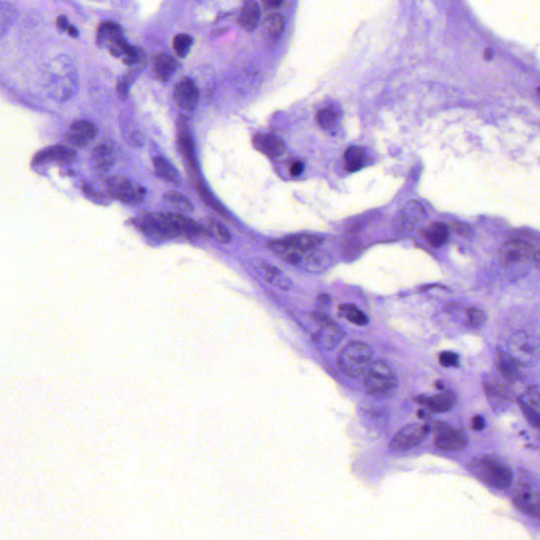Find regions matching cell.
<instances>
[{"instance_id": "obj_1", "label": "cell", "mask_w": 540, "mask_h": 540, "mask_svg": "<svg viewBox=\"0 0 540 540\" xmlns=\"http://www.w3.org/2000/svg\"><path fill=\"white\" fill-rule=\"evenodd\" d=\"M45 90L51 98L63 101L72 98L79 90V74L72 59L59 55L45 68Z\"/></svg>"}, {"instance_id": "obj_2", "label": "cell", "mask_w": 540, "mask_h": 540, "mask_svg": "<svg viewBox=\"0 0 540 540\" xmlns=\"http://www.w3.org/2000/svg\"><path fill=\"white\" fill-rule=\"evenodd\" d=\"M374 349L360 341H353L341 349L338 356V366L345 376L359 378L363 376L371 364Z\"/></svg>"}, {"instance_id": "obj_3", "label": "cell", "mask_w": 540, "mask_h": 540, "mask_svg": "<svg viewBox=\"0 0 540 540\" xmlns=\"http://www.w3.org/2000/svg\"><path fill=\"white\" fill-rule=\"evenodd\" d=\"M470 470L478 479L498 490L509 488L513 482L509 466L494 458H477L470 464Z\"/></svg>"}, {"instance_id": "obj_4", "label": "cell", "mask_w": 540, "mask_h": 540, "mask_svg": "<svg viewBox=\"0 0 540 540\" xmlns=\"http://www.w3.org/2000/svg\"><path fill=\"white\" fill-rule=\"evenodd\" d=\"M502 256L506 263L513 264L523 261L528 258H534L538 261L539 257V242L538 236L533 232L518 230L509 236L502 250Z\"/></svg>"}, {"instance_id": "obj_5", "label": "cell", "mask_w": 540, "mask_h": 540, "mask_svg": "<svg viewBox=\"0 0 540 540\" xmlns=\"http://www.w3.org/2000/svg\"><path fill=\"white\" fill-rule=\"evenodd\" d=\"M364 385L369 395L376 397L390 396L397 387L394 369L384 360L375 361L369 365L365 373Z\"/></svg>"}, {"instance_id": "obj_6", "label": "cell", "mask_w": 540, "mask_h": 540, "mask_svg": "<svg viewBox=\"0 0 540 540\" xmlns=\"http://www.w3.org/2000/svg\"><path fill=\"white\" fill-rule=\"evenodd\" d=\"M434 430V444L440 450L446 452H459L468 444V436L461 428H454L444 421H436L430 426Z\"/></svg>"}, {"instance_id": "obj_7", "label": "cell", "mask_w": 540, "mask_h": 540, "mask_svg": "<svg viewBox=\"0 0 540 540\" xmlns=\"http://www.w3.org/2000/svg\"><path fill=\"white\" fill-rule=\"evenodd\" d=\"M311 319L315 324L319 325V329L313 335V341L323 349H335L344 337L342 329L324 313H313Z\"/></svg>"}, {"instance_id": "obj_8", "label": "cell", "mask_w": 540, "mask_h": 540, "mask_svg": "<svg viewBox=\"0 0 540 540\" xmlns=\"http://www.w3.org/2000/svg\"><path fill=\"white\" fill-rule=\"evenodd\" d=\"M97 43L101 47L108 48L111 54L122 57L129 43L123 37V30L117 23L106 21L99 25Z\"/></svg>"}, {"instance_id": "obj_9", "label": "cell", "mask_w": 540, "mask_h": 540, "mask_svg": "<svg viewBox=\"0 0 540 540\" xmlns=\"http://www.w3.org/2000/svg\"><path fill=\"white\" fill-rule=\"evenodd\" d=\"M430 432V424H408L395 435L391 442V448L397 452L411 450L424 442Z\"/></svg>"}, {"instance_id": "obj_10", "label": "cell", "mask_w": 540, "mask_h": 540, "mask_svg": "<svg viewBox=\"0 0 540 540\" xmlns=\"http://www.w3.org/2000/svg\"><path fill=\"white\" fill-rule=\"evenodd\" d=\"M514 502L518 509L534 518L539 517V492L533 482L522 479L514 493Z\"/></svg>"}, {"instance_id": "obj_11", "label": "cell", "mask_w": 540, "mask_h": 540, "mask_svg": "<svg viewBox=\"0 0 540 540\" xmlns=\"http://www.w3.org/2000/svg\"><path fill=\"white\" fill-rule=\"evenodd\" d=\"M107 187L113 198L127 204H136L141 202L145 196L143 188L132 184V182L122 176L111 178L107 183Z\"/></svg>"}, {"instance_id": "obj_12", "label": "cell", "mask_w": 540, "mask_h": 540, "mask_svg": "<svg viewBox=\"0 0 540 540\" xmlns=\"http://www.w3.org/2000/svg\"><path fill=\"white\" fill-rule=\"evenodd\" d=\"M142 227L150 236L158 239H168L180 236L168 214H149L142 222Z\"/></svg>"}, {"instance_id": "obj_13", "label": "cell", "mask_w": 540, "mask_h": 540, "mask_svg": "<svg viewBox=\"0 0 540 540\" xmlns=\"http://www.w3.org/2000/svg\"><path fill=\"white\" fill-rule=\"evenodd\" d=\"M174 98L183 112L191 114L196 110L198 101V90L196 83L188 77L178 81L174 89Z\"/></svg>"}, {"instance_id": "obj_14", "label": "cell", "mask_w": 540, "mask_h": 540, "mask_svg": "<svg viewBox=\"0 0 540 540\" xmlns=\"http://www.w3.org/2000/svg\"><path fill=\"white\" fill-rule=\"evenodd\" d=\"M97 128L89 121H76L70 126L67 133V140L73 146L86 148L97 136Z\"/></svg>"}, {"instance_id": "obj_15", "label": "cell", "mask_w": 540, "mask_h": 540, "mask_svg": "<svg viewBox=\"0 0 540 540\" xmlns=\"http://www.w3.org/2000/svg\"><path fill=\"white\" fill-rule=\"evenodd\" d=\"M424 216H426V211L420 202H416V200L408 202L397 216V231L399 233L410 232L417 223L424 220Z\"/></svg>"}, {"instance_id": "obj_16", "label": "cell", "mask_w": 540, "mask_h": 540, "mask_svg": "<svg viewBox=\"0 0 540 540\" xmlns=\"http://www.w3.org/2000/svg\"><path fill=\"white\" fill-rule=\"evenodd\" d=\"M415 400L434 413L448 412L457 403L456 395L452 391H446V392L430 395V396L420 395Z\"/></svg>"}, {"instance_id": "obj_17", "label": "cell", "mask_w": 540, "mask_h": 540, "mask_svg": "<svg viewBox=\"0 0 540 540\" xmlns=\"http://www.w3.org/2000/svg\"><path fill=\"white\" fill-rule=\"evenodd\" d=\"M253 146L261 154L269 158H278L281 156L285 149L283 141L275 134L261 133L256 135L253 138Z\"/></svg>"}, {"instance_id": "obj_18", "label": "cell", "mask_w": 540, "mask_h": 540, "mask_svg": "<svg viewBox=\"0 0 540 540\" xmlns=\"http://www.w3.org/2000/svg\"><path fill=\"white\" fill-rule=\"evenodd\" d=\"M178 143L180 152L185 160L191 168L196 169V154H194V143L192 140L189 127L184 120L178 121Z\"/></svg>"}, {"instance_id": "obj_19", "label": "cell", "mask_w": 540, "mask_h": 540, "mask_svg": "<svg viewBox=\"0 0 540 540\" xmlns=\"http://www.w3.org/2000/svg\"><path fill=\"white\" fill-rule=\"evenodd\" d=\"M497 367L500 376L509 384H513L520 378V363L510 353L502 351L497 353Z\"/></svg>"}, {"instance_id": "obj_20", "label": "cell", "mask_w": 540, "mask_h": 540, "mask_svg": "<svg viewBox=\"0 0 540 540\" xmlns=\"http://www.w3.org/2000/svg\"><path fill=\"white\" fill-rule=\"evenodd\" d=\"M261 17L259 5L255 0H246L239 16V23L246 31L251 32L257 29Z\"/></svg>"}, {"instance_id": "obj_21", "label": "cell", "mask_w": 540, "mask_h": 540, "mask_svg": "<svg viewBox=\"0 0 540 540\" xmlns=\"http://www.w3.org/2000/svg\"><path fill=\"white\" fill-rule=\"evenodd\" d=\"M92 160L95 168L99 172H108L115 160L114 148L108 143H101L92 151Z\"/></svg>"}, {"instance_id": "obj_22", "label": "cell", "mask_w": 540, "mask_h": 540, "mask_svg": "<svg viewBox=\"0 0 540 540\" xmlns=\"http://www.w3.org/2000/svg\"><path fill=\"white\" fill-rule=\"evenodd\" d=\"M152 65H154V70L156 76L160 81H168L176 73L178 68V61L174 57L168 54H164V53H160V54L154 57Z\"/></svg>"}, {"instance_id": "obj_23", "label": "cell", "mask_w": 540, "mask_h": 540, "mask_svg": "<svg viewBox=\"0 0 540 540\" xmlns=\"http://www.w3.org/2000/svg\"><path fill=\"white\" fill-rule=\"evenodd\" d=\"M286 245L300 250H311L319 247L323 242L322 238L315 234H293L281 240Z\"/></svg>"}, {"instance_id": "obj_24", "label": "cell", "mask_w": 540, "mask_h": 540, "mask_svg": "<svg viewBox=\"0 0 540 540\" xmlns=\"http://www.w3.org/2000/svg\"><path fill=\"white\" fill-rule=\"evenodd\" d=\"M285 25L284 19L279 14L268 16L263 23V34L266 41L270 43H276L281 39Z\"/></svg>"}, {"instance_id": "obj_25", "label": "cell", "mask_w": 540, "mask_h": 540, "mask_svg": "<svg viewBox=\"0 0 540 540\" xmlns=\"http://www.w3.org/2000/svg\"><path fill=\"white\" fill-rule=\"evenodd\" d=\"M261 273L268 283L276 286V287L282 289V291H289L291 289V286H293L291 280L286 276H284V273H282L278 268L273 267V266L263 264L262 265Z\"/></svg>"}, {"instance_id": "obj_26", "label": "cell", "mask_w": 540, "mask_h": 540, "mask_svg": "<svg viewBox=\"0 0 540 540\" xmlns=\"http://www.w3.org/2000/svg\"><path fill=\"white\" fill-rule=\"evenodd\" d=\"M424 236L428 244L433 247H442L448 241V228L444 223L434 222L424 229Z\"/></svg>"}, {"instance_id": "obj_27", "label": "cell", "mask_w": 540, "mask_h": 540, "mask_svg": "<svg viewBox=\"0 0 540 540\" xmlns=\"http://www.w3.org/2000/svg\"><path fill=\"white\" fill-rule=\"evenodd\" d=\"M343 158H344L345 169L347 172H356L364 167L365 163H366V154H365L364 149L361 147H349L345 151Z\"/></svg>"}, {"instance_id": "obj_28", "label": "cell", "mask_w": 540, "mask_h": 540, "mask_svg": "<svg viewBox=\"0 0 540 540\" xmlns=\"http://www.w3.org/2000/svg\"><path fill=\"white\" fill-rule=\"evenodd\" d=\"M75 152L71 149L65 148L63 146H54L51 148L41 151V154H37V162H45V160H56V162H70L74 160Z\"/></svg>"}, {"instance_id": "obj_29", "label": "cell", "mask_w": 540, "mask_h": 540, "mask_svg": "<svg viewBox=\"0 0 540 540\" xmlns=\"http://www.w3.org/2000/svg\"><path fill=\"white\" fill-rule=\"evenodd\" d=\"M511 349L512 351L510 355L514 357L520 364H521L522 359H531V357L534 355L533 344L529 342L525 335H522V333L520 335V337L519 335H516L514 338Z\"/></svg>"}, {"instance_id": "obj_30", "label": "cell", "mask_w": 540, "mask_h": 540, "mask_svg": "<svg viewBox=\"0 0 540 540\" xmlns=\"http://www.w3.org/2000/svg\"><path fill=\"white\" fill-rule=\"evenodd\" d=\"M154 170L156 176L162 180L176 183L180 180V176L176 169L168 160L163 158H156L154 160Z\"/></svg>"}, {"instance_id": "obj_31", "label": "cell", "mask_w": 540, "mask_h": 540, "mask_svg": "<svg viewBox=\"0 0 540 540\" xmlns=\"http://www.w3.org/2000/svg\"><path fill=\"white\" fill-rule=\"evenodd\" d=\"M168 216L178 229V233L191 234V236L200 233V226L191 218L178 214H168Z\"/></svg>"}, {"instance_id": "obj_32", "label": "cell", "mask_w": 540, "mask_h": 540, "mask_svg": "<svg viewBox=\"0 0 540 540\" xmlns=\"http://www.w3.org/2000/svg\"><path fill=\"white\" fill-rule=\"evenodd\" d=\"M340 313L343 317L346 318L349 322L358 326H365L368 324V317L361 311L356 305L353 304H343L339 307Z\"/></svg>"}, {"instance_id": "obj_33", "label": "cell", "mask_w": 540, "mask_h": 540, "mask_svg": "<svg viewBox=\"0 0 540 540\" xmlns=\"http://www.w3.org/2000/svg\"><path fill=\"white\" fill-rule=\"evenodd\" d=\"M202 227L205 228L206 231L210 236H214V239L218 240L221 243L227 244L231 241V236H230L229 231L226 229L225 226L214 221V220H211V218L205 220L204 223H202Z\"/></svg>"}, {"instance_id": "obj_34", "label": "cell", "mask_w": 540, "mask_h": 540, "mask_svg": "<svg viewBox=\"0 0 540 540\" xmlns=\"http://www.w3.org/2000/svg\"><path fill=\"white\" fill-rule=\"evenodd\" d=\"M17 19L15 8L8 3H0V35L7 33Z\"/></svg>"}, {"instance_id": "obj_35", "label": "cell", "mask_w": 540, "mask_h": 540, "mask_svg": "<svg viewBox=\"0 0 540 540\" xmlns=\"http://www.w3.org/2000/svg\"><path fill=\"white\" fill-rule=\"evenodd\" d=\"M164 200L170 205L174 206L176 210L184 212V214L191 212L194 209V205L189 198L185 196L184 194H178V192H168L165 194Z\"/></svg>"}, {"instance_id": "obj_36", "label": "cell", "mask_w": 540, "mask_h": 540, "mask_svg": "<svg viewBox=\"0 0 540 540\" xmlns=\"http://www.w3.org/2000/svg\"><path fill=\"white\" fill-rule=\"evenodd\" d=\"M192 45H194V39L188 34H178L174 39V51L180 59H185L189 54Z\"/></svg>"}, {"instance_id": "obj_37", "label": "cell", "mask_w": 540, "mask_h": 540, "mask_svg": "<svg viewBox=\"0 0 540 540\" xmlns=\"http://www.w3.org/2000/svg\"><path fill=\"white\" fill-rule=\"evenodd\" d=\"M486 315L482 309H470L466 311V322L472 329H478L486 323Z\"/></svg>"}, {"instance_id": "obj_38", "label": "cell", "mask_w": 540, "mask_h": 540, "mask_svg": "<svg viewBox=\"0 0 540 540\" xmlns=\"http://www.w3.org/2000/svg\"><path fill=\"white\" fill-rule=\"evenodd\" d=\"M337 117L335 111L331 110V109H322V110H320L319 112H318L317 121L318 123H319L320 126L329 130V129L335 126Z\"/></svg>"}, {"instance_id": "obj_39", "label": "cell", "mask_w": 540, "mask_h": 540, "mask_svg": "<svg viewBox=\"0 0 540 540\" xmlns=\"http://www.w3.org/2000/svg\"><path fill=\"white\" fill-rule=\"evenodd\" d=\"M196 190H198V194H200L202 200H204L206 204H208L212 209H214L216 211L220 212V214H222L225 212V210L223 209L221 204L214 198V196L208 191L207 188H206L204 185L198 184V186H196Z\"/></svg>"}, {"instance_id": "obj_40", "label": "cell", "mask_w": 540, "mask_h": 540, "mask_svg": "<svg viewBox=\"0 0 540 540\" xmlns=\"http://www.w3.org/2000/svg\"><path fill=\"white\" fill-rule=\"evenodd\" d=\"M518 403H519L520 408H521L522 413L525 414L526 418L527 420L529 421L530 424H532L533 428H535L536 430H539L540 428V417L539 413L536 412L535 410L533 408H530L529 405L526 404L521 399L518 400Z\"/></svg>"}, {"instance_id": "obj_41", "label": "cell", "mask_w": 540, "mask_h": 540, "mask_svg": "<svg viewBox=\"0 0 540 540\" xmlns=\"http://www.w3.org/2000/svg\"><path fill=\"white\" fill-rule=\"evenodd\" d=\"M521 400L529 405L530 408L535 410L536 412L539 413V390H538L537 385L530 387L528 392L526 393L525 397H522Z\"/></svg>"}, {"instance_id": "obj_42", "label": "cell", "mask_w": 540, "mask_h": 540, "mask_svg": "<svg viewBox=\"0 0 540 540\" xmlns=\"http://www.w3.org/2000/svg\"><path fill=\"white\" fill-rule=\"evenodd\" d=\"M134 79V73L130 72L128 73V74L125 75V76L118 81V83H117V92H118L121 98H127V96H128L129 94V90H130L131 85H132Z\"/></svg>"}, {"instance_id": "obj_43", "label": "cell", "mask_w": 540, "mask_h": 540, "mask_svg": "<svg viewBox=\"0 0 540 540\" xmlns=\"http://www.w3.org/2000/svg\"><path fill=\"white\" fill-rule=\"evenodd\" d=\"M439 362L444 367L459 366V355L454 351H442L439 355Z\"/></svg>"}, {"instance_id": "obj_44", "label": "cell", "mask_w": 540, "mask_h": 540, "mask_svg": "<svg viewBox=\"0 0 540 540\" xmlns=\"http://www.w3.org/2000/svg\"><path fill=\"white\" fill-rule=\"evenodd\" d=\"M453 229L457 232L458 234L462 236H470L472 234V229L470 226L466 223H461V222H455L452 224Z\"/></svg>"}, {"instance_id": "obj_45", "label": "cell", "mask_w": 540, "mask_h": 540, "mask_svg": "<svg viewBox=\"0 0 540 540\" xmlns=\"http://www.w3.org/2000/svg\"><path fill=\"white\" fill-rule=\"evenodd\" d=\"M484 428H486V421H484V417L475 416L472 419L473 430L479 432V430H484Z\"/></svg>"}, {"instance_id": "obj_46", "label": "cell", "mask_w": 540, "mask_h": 540, "mask_svg": "<svg viewBox=\"0 0 540 540\" xmlns=\"http://www.w3.org/2000/svg\"><path fill=\"white\" fill-rule=\"evenodd\" d=\"M304 166L302 163L295 162L291 166V174L293 176H299L303 172Z\"/></svg>"}, {"instance_id": "obj_47", "label": "cell", "mask_w": 540, "mask_h": 540, "mask_svg": "<svg viewBox=\"0 0 540 540\" xmlns=\"http://www.w3.org/2000/svg\"><path fill=\"white\" fill-rule=\"evenodd\" d=\"M262 1H263L264 6L269 9H278L281 7L284 0H262Z\"/></svg>"}, {"instance_id": "obj_48", "label": "cell", "mask_w": 540, "mask_h": 540, "mask_svg": "<svg viewBox=\"0 0 540 540\" xmlns=\"http://www.w3.org/2000/svg\"><path fill=\"white\" fill-rule=\"evenodd\" d=\"M331 305V297L327 295H321L318 298V307H327Z\"/></svg>"}, {"instance_id": "obj_49", "label": "cell", "mask_w": 540, "mask_h": 540, "mask_svg": "<svg viewBox=\"0 0 540 540\" xmlns=\"http://www.w3.org/2000/svg\"><path fill=\"white\" fill-rule=\"evenodd\" d=\"M68 27H69L68 19H65V16H59V19H57V28L61 31H67Z\"/></svg>"}, {"instance_id": "obj_50", "label": "cell", "mask_w": 540, "mask_h": 540, "mask_svg": "<svg viewBox=\"0 0 540 540\" xmlns=\"http://www.w3.org/2000/svg\"><path fill=\"white\" fill-rule=\"evenodd\" d=\"M67 32L68 34L70 35V37H74V39H76V37H79V31H77L76 28L73 27V25H69V27H68L67 29Z\"/></svg>"}, {"instance_id": "obj_51", "label": "cell", "mask_w": 540, "mask_h": 540, "mask_svg": "<svg viewBox=\"0 0 540 540\" xmlns=\"http://www.w3.org/2000/svg\"><path fill=\"white\" fill-rule=\"evenodd\" d=\"M436 386L439 387V390H444V384L442 382H437Z\"/></svg>"}]
</instances>
